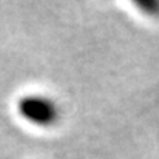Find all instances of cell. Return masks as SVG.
<instances>
[{"label":"cell","mask_w":159,"mask_h":159,"mask_svg":"<svg viewBox=\"0 0 159 159\" xmlns=\"http://www.w3.org/2000/svg\"><path fill=\"white\" fill-rule=\"evenodd\" d=\"M17 113L25 122L40 128L53 127L60 117V108L56 101L39 93L22 96L17 102Z\"/></svg>","instance_id":"obj_1"}]
</instances>
